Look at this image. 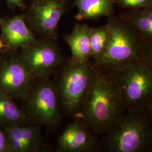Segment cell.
Here are the masks:
<instances>
[{
  "label": "cell",
  "mask_w": 152,
  "mask_h": 152,
  "mask_svg": "<svg viewBox=\"0 0 152 152\" xmlns=\"http://www.w3.org/2000/svg\"><path fill=\"white\" fill-rule=\"evenodd\" d=\"M81 109L85 123L99 134L107 132L124 115L126 110L114 73L95 64Z\"/></svg>",
  "instance_id": "1"
},
{
  "label": "cell",
  "mask_w": 152,
  "mask_h": 152,
  "mask_svg": "<svg viewBox=\"0 0 152 152\" xmlns=\"http://www.w3.org/2000/svg\"><path fill=\"white\" fill-rule=\"evenodd\" d=\"M109 37L103 54L96 65L115 73L131 63L141 60L145 39L125 20H111Z\"/></svg>",
  "instance_id": "2"
},
{
  "label": "cell",
  "mask_w": 152,
  "mask_h": 152,
  "mask_svg": "<svg viewBox=\"0 0 152 152\" xmlns=\"http://www.w3.org/2000/svg\"><path fill=\"white\" fill-rule=\"evenodd\" d=\"M107 133L109 152H148L152 144V121L147 108L126 111Z\"/></svg>",
  "instance_id": "3"
},
{
  "label": "cell",
  "mask_w": 152,
  "mask_h": 152,
  "mask_svg": "<svg viewBox=\"0 0 152 152\" xmlns=\"http://www.w3.org/2000/svg\"><path fill=\"white\" fill-rule=\"evenodd\" d=\"M126 111L146 109L152 98V69L141 60L113 73Z\"/></svg>",
  "instance_id": "4"
},
{
  "label": "cell",
  "mask_w": 152,
  "mask_h": 152,
  "mask_svg": "<svg viewBox=\"0 0 152 152\" xmlns=\"http://www.w3.org/2000/svg\"><path fill=\"white\" fill-rule=\"evenodd\" d=\"M95 64L70 61L64 66L56 88L59 103L65 110L75 113L81 109Z\"/></svg>",
  "instance_id": "5"
},
{
  "label": "cell",
  "mask_w": 152,
  "mask_h": 152,
  "mask_svg": "<svg viewBox=\"0 0 152 152\" xmlns=\"http://www.w3.org/2000/svg\"><path fill=\"white\" fill-rule=\"evenodd\" d=\"M29 87L23 100L28 113L35 122L53 129L59 124V100L56 88L48 80L39 79Z\"/></svg>",
  "instance_id": "6"
},
{
  "label": "cell",
  "mask_w": 152,
  "mask_h": 152,
  "mask_svg": "<svg viewBox=\"0 0 152 152\" xmlns=\"http://www.w3.org/2000/svg\"><path fill=\"white\" fill-rule=\"evenodd\" d=\"M18 57L33 79L48 80L60 66L62 61L56 45L45 38L36 40L23 48Z\"/></svg>",
  "instance_id": "7"
},
{
  "label": "cell",
  "mask_w": 152,
  "mask_h": 152,
  "mask_svg": "<svg viewBox=\"0 0 152 152\" xmlns=\"http://www.w3.org/2000/svg\"><path fill=\"white\" fill-rule=\"evenodd\" d=\"M65 10L62 0H37L29 11L33 30L45 39L55 38L58 24Z\"/></svg>",
  "instance_id": "8"
},
{
  "label": "cell",
  "mask_w": 152,
  "mask_h": 152,
  "mask_svg": "<svg viewBox=\"0 0 152 152\" xmlns=\"http://www.w3.org/2000/svg\"><path fill=\"white\" fill-rule=\"evenodd\" d=\"M33 78L18 56L0 62V92L14 100H23Z\"/></svg>",
  "instance_id": "9"
},
{
  "label": "cell",
  "mask_w": 152,
  "mask_h": 152,
  "mask_svg": "<svg viewBox=\"0 0 152 152\" xmlns=\"http://www.w3.org/2000/svg\"><path fill=\"white\" fill-rule=\"evenodd\" d=\"M11 152H34L42 146L39 126L27 123L3 125Z\"/></svg>",
  "instance_id": "10"
},
{
  "label": "cell",
  "mask_w": 152,
  "mask_h": 152,
  "mask_svg": "<svg viewBox=\"0 0 152 152\" xmlns=\"http://www.w3.org/2000/svg\"><path fill=\"white\" fill-rule=\"evenodd\" d=\"M89 127L85 122L75 121L68 125L58 139L61 151L88 152L94 149L96 141Z\"/></svg>",
  "instance_id": "11"
},
{
  "label": "cell",
  "mask_w": 152,
  "mask_h": 152,
  "mask_svg": "<svg viewBox=\"0 0 152 152\" xmlns=\"http://www.w3.org/2000/svg\"><path fill=\"white\" fill-rule=\"evenodd\" d=\"M2 40L6 47L17 49L24 48L34 42L36 39L28 27L24 17L16 15L0 20Z\"/></svg>",
  "instance_id": "12"
},
{
  "label": "cell",
  "mask_w": 152,
  "mask_h": 152,
  "mask_svg": "<svg viewBox=\"0 0 152 152\" xmlns=\"http://www.w3.org/2000/svg\"><path fill=\"white\" fill-rule=\"evenodd\" d=\"M92 28L87 24H77L73 31L64 36L72 53L71 60L77 63H87L91 56L90 36Z\"/></svg>",
  "instance_id": "13"
},
{
  "label": "cell",
  "mask_w": 152,
  "mask_h": 152,
  "mask_svg": "<svg viewBox=\"0 0 152 152\" xmlns=\"http://www.w3.org/2000/svg\"><path fill=\"white\" fill-rule=\"evenodd\" d=\"M115 0H76L78 20H88L110 15Z\"/></svg>",
  "instance_id": "14"
},
{
  "label": "cell",
  "mask_w": 152,
  "mask_h": 152,
  "mask_svg": "<svg viewBox=\"0 0 152 152\" xmlns=\"http://www.w3.org/2000/svg\"><path fill=\"white\" fill-rule=\"evenodd\" d=\"M14 100L0 92V126L9 124L28 123L27 114Z\"/></svg>",
  "instance_id": "15"
},
{
  "label": "cell",
  "mask_w": 152,
  "mask_h": 152,
  "mask_svg": "<svg viewBox=\"0 0 152 152\" xmlns=\"http://www.w3.org/2000/svg\"><path fill=\"white\" fill-rule=\"evenodd\" d=\"M109 37L108 24L96 28H92L90 36L91 56L96 63L105 49Z\"/></svg>",
  "instance_id": "16"
},
{
  "label": "cell",
  "mask_w": 152,
  "mask_h": 152,
  "mask_svg": "<svg viewBox=\"0 0 152 152\" xmlns=\"http://www.w3.org/2000/svg\"><path fill=\"white\" fill-rule=\"evenodd\" d=\"M122 19L135 28L145 39L152 40V20L142 16L137 12L125 16Z\"/></svg>",
  "instance_id": "17"
},
{
  "label": "cell",
  "mask_w": 152,
  "mask_h": 152,
  "mask_svg": "<svg viewBox=\"0 0 152 152\" xmlns=\"http://www.w3.org/2000/svg\"><path fill=\"white\" fill-rule=\"evenodd\" d=\"M121 5L130 8H147L152 6V0H115Z\"/></svg>",
  "instance_id": "18"
},
{
  "label": "cell",
  "mask_w": 152,
  "mask_h": 152,
  "mask_svg": "<svg viewBox=\"0 0 152 152\" xmlns=\"http://www.w3.org/2000/svg\"><path fill=\"white\" fill-rule=\"evenodd\" d=\"M141 60L152 69V40L145 39Z\"/></svg>",
  "instance_id": "19"
},
{
  "label": "cell",
  "mask_w": 152,
  "mask_h": 152,
  "mask_svg": "<svg viewBox=\"0 0 152 152\" xmlns=\"http://www.w3.org/2000/svg\"><path fill=\"white\" fill-rule=\"evenodd\" d=\"M0 152H11L9 144L4 131L0 129Z\"/></svg>",
  "instance_id": "20"
},
{
  "label": "cell",
  "mask_w": 152,
  "mask_h": 152,
  "mask_svg": "<svg viewBox=\"0 0 152 152\" xmlns=\"http://www.w3.org/2000/svg\"><path fill=\"white\" fill-rule=\"evenodd\" d=\"M143 10L138 11L137 12L142 16L146 17L147 18L152 20V8L147 7L143 8Z\"/></svg>",
  "instance_id": "21"
},
{
  "label": "cell",
  "mask_w": 152,
  "mask_h": 152,
  "mask_svg": "<svg viewBox=\"0 0 152 152\" xmlns=\"http://www.w3.org/2000/svg\"><path fill=\"white\" fill-rule=\"evenodd\" d=\"M7 1L11 5L15 6L16 7H23L24 6L23 0H7Z\"/></svg>",
  "instance_id": "22"
},
{
  "label": "cell",
  "mask_w": 152,
  "mask_h": 152,
  "mask_svg": "<svg viewBox=\"0 0 152 152\" xmlns=\"http://www.w3.org/2000/svg\"><path fill=\"white\" fill-rule=\"evenodd\" d=\"M147 110L148 114L150 117V118H151V120H152V99L151 100L149 103L148 104V107H147Z\"/></svg>",
  "instance_id": "23"
},
{
  "label": "cell",
  "mask_w": 152,
  "mask_h": 152,
  "mask_svg": "<svg viewBox=\"0 0 152 152\" xmlns=\"http://www.w3.org/2000/svg\"><path fill=\"white\" fill-rule=\"evenodd\" d=\"M5 47H6L5 45L3 42L2 39L0 38V50L2 49V48H5Z\"/></svg>",
  "instance_id": "24"
},
{
  "label": "cell",
  "mask_w": 152,
  "mask_h": 152,
  "mask_svg": "<svg viewBox=\"0 0 152 152\" xmlns=\"http://www.w3.org/2000/svg\"><path fill=\"white\" fill-rule=\"evenodd\" d=\"M148 152H152V145H151V147H150V148H149V149H148Z\"/></svg>",
  "instance_id": "25"
},
{
  "label": "cell",
  "mask_w": 152,
  "mask_h": 152,
  "mask_svg": "<svg viewBox=\"0 0 152 152\" xmlns=\"http://www.w3.org/2000/svg\"><path fill=\"white\" fill-rule=\"evenodd\" d=\"M151 7V8H152V7Z\"/></svg>",
  "instance_id": "26"
}]
</instances>
